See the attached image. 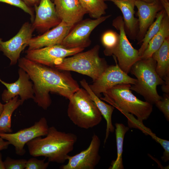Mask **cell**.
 <instances>
[{
	"label": "cell",
	"instance_id": "d6986e66",
	"mask_svg": "<svg viewBox=\"0 0 169 169\" xmlns=\"http://www.w3.org/2000/svg\"><path fill=\"white\" fill-rule=\"evenodd\" d=\"M113 3L121 11L126 35L136 39L139 29L138 19L135 17L136 0H104Z\"/></svg>",
	"mask_w": 169,
	"mask_h": 169
},
{
	"label": "cell",
	"instance_id": "e0dca14e",
	"mask_svg": "<svg viewBox=\"0 0 169 169\" xmlns=\"http://www.w3.org/2000/svg\"><path fill=\"white\" fill-rule=\"evenodd\" d=\"M74 26L61 21L53 28L40 35L32 38L28 43V50H33L61 44L64 38Z\"/></svg>",
	"mask_w": 169,
	"mask_h": 169
},
{
	"label": "cell",
	"instance_id": "7402d4cb",
	"mask_svg": "<svg viewBox=\"0 0 169 169\" xmlns=\"http://www.w3.org/2000/svg\"><path fill=\"white\" fill-rule=\"evenodd\" d=\"M168 37L169 16L166 13L159 31L150 41L146 49L141 56V59L151 57L153 54L160 47Z\"/></svg>",
	"mask_w": 169,
	"mask_h": 169
},
{
	"label": "cell",
	"instance_id": "d590c367",
	"mask_svg": "<svg viewBox=\"0 0 169 169\" xmlns=\"http://www.w3.org/2000/svg\"><path fill=\"white\" fill-rule=\"evenodd\" d=\"M0 169H5L4 161L2 160V155L0 152Z\"/></svg>",
	"mask_w": 169,
	"mask_h": 169
},
{
	"label": "cell",
	"instance_id": "4316f807",
	"mask_svg": "<svg viewBox=\"0 0 169 169\" xmlns=\"http://www.w3.org/2000/svg\"><path fill=\"white\" fill-rule=\"evenodd\" d=\"M119 39V35L116 32L111 30L104 32L101 37V42L105 49L109 50L114 48Z\"/></svg>",
	"mask_w": 169,
	"mask_h": 169
},
{
	"label": "cell",
	"instance_id": "1f68e13d",
	"mask_svg": "<svg viewBox=\"0 0 169 169\" xmlns=\"http://www.w3.org/2000/svg\"><path fill=\"white\" fill-rule=\"evenodd\" d=\"M166 14L169 16V0H159Z\"/></svg>",
	"mask_w": 169,
	"mask_h": 169
},
{
	"label": "cell",
	"instance_id": "d4e9b609",
	"mask_svg": "<svg viewBox=\"0 0 169 169\" xmlns=\"http://www.w3.org/2000/svg\"><path fill=\"white\" fill-rule=\"evenodd\" d=\"M80 4L93 19L97 18L105 15L108 8L104 0H78Z\"/></svg>",
	"mask_w": 169,
	"mask_h": 169
},
{
	"label": "cell",
	"instance_id": "ba28073f",
	"mask_svg": "<svg viewBox=\"0 0 169 169\" xmlns=\"http://www.w3.org/2000/svg\"><path fill=\"white\" fill-rule=\"evenodd\" d=\"M111 16V15H108L97 18L81 21L74 26L61 45L69 49H84L88 47L91 43L90 36L91 32L98 26Z\"/></svg>",
	"mask_w": 169,
	"mask_h": 169
},
{
	"label": "cell",
	"instance_id": "cb8c5ba5",
	"mask_svg": "<svg viewBox=\"0 0 169 169\" xmlns=\"http://www.w3.org/2000/svg\"><path fill=\"white\" fill-rule=\"evenodd\" d=\"M115 125L117 156L115 160L112 161L111 165L109 169H123L124 167L122 153L124 138L125 134L129 131L130 128L121 123H116Z\"/></svg>",
	"mask_w": 169,
	"mask_h": 169
},
{
	"label": "cell",
	"instance_id": "5b68a950",
	"mask_svg": "<svg viewBox=\"0 0 169 169\" xmlns=\"http://www.w3.org/2000/svg\"><path fill=\"white\" fill-rule=\"evenodd\" d=\"M100 46L96 45L85 52H81L66 58L54 67L58 69L73 71L97 79L109 65L105 59L99 55Z\"/></svg>",
	"mask_w": 169,
	"mask_h": 169
},
{
	"label": "cell",
	"instance_id": "52a82bcc",
	"mask_svg": "<svg viewBox=\"0 0 169 169\" xmlns=\"http://www.w3.org/2000/svg\"><path fill=\"white\" fill-rule=\"evenodd\" d=\"M113 26L119 31V39L116 46L109 50L104 49L107 56H115L119 67L128 74L133 65L141 59L138 50L135 49L129 41L126 33L122 17L119 16L113 21Z\"/></svg>",
	"mask_w": 169,
	"mask_h": 169
},
{
	"label": "cell",
	"instance_id": "f546056e",
	"mask_svg": "<svg viewBox=\"0 0 169 169\" xmlns=\"http://www.w3.org/2000/svg\"><path fill=\"white\" fill-rule=\"evenodd\" d=\"M155 104L163 114L167 121H169V94H165Z\"/></svg>",
	"mask_w": 169,
	"mask_h": 169
},
{
	"label": "cell",
	"instance_id": "7c38bea8",
	"mask_svg": "<svg viewBox=\"0 0 169 169\" xmlns=\"http://www.w3.org/2000/svg\"><path fill=\"white\" fill-rule=\"evenodd\" d=\"M115 65L109 66L104 72L92 84L89 85L93 92L98 97L101 94L116 85L130 84L134 85L137 80L130 77L119 67L116 58L113 56Z\"/></svg>",
	"mask_w": 169,
	"mask_h": 169
},
{
	"label": "cell",
	"instance_id": "3957f363",
	"mask_svg": "<svg viewBox=\"0 0 169 169\" xmlns=\"http://www.w3.org/2000/svg\"><path fill=\"white\" fill-rule=\"evenodd\" d=\"M131 85L122 84L116 85L103 93L100 98L124 115L130 114L143 122L147 119L153 111V105L137 98L131 91Z\"/></svg>",
	"mask_w": 169,
	"mask_h": 169
},
{
	"label": "cell",
	"instance_id": "9a60e30c",
	"mask_svg": "<svg viewBox=\"0 0 169 169\" xmlns=\"http://www.w3.org/2000/svg\"><path fill=\"white\" fill-rule=\"evenodd\" d=\"M34 8L35 15L32 24L35 30L44 33L56 27L62 21L51 0H40L38 5Z\"/></svg>",
	"mask_w": 169,
	"mask_h": 169
},
{
	"label": "cell",
	"instance_id": "d6a6232c",
	"mask_svg": "<svg viewBox=\"0 0 169 169\" xmlns=\"http://www.w3.org/2000/svg\"><path fill=\"white\" fill-rule=\"evenodd\" d=\"M28 6L32 7L37 6L40 0H22Z\"/></svg>",
	"mask_w": 169,
	"mask_h": 169
},
{
	"label": "cell",
	"instance_id": "836d02e7",
	"mask_svg": "<svg viewBox=\"0 0 169 169\" xmlns=\"http://www.w3.org/2000/svg\"><path fill=\"white\" fill-rule=\"evenodd\" d=\"M0 136V151L8 148L10 144Z\"/></svg>",
	"mask_w": 169,
	"mask_h": 169
},
{
	"label": "cell",
	"instance_id": "8d00e7d4",
	"mask_svg": "<svg viewBox=\"0 0 169 169\" xmlns=\"http://www.w3.org/2000/svg\"><path fill=\"white\" fill-rule=\"evenodd\" d=\"M4 108V105L0 101V115L3 111Z\"/></svg>",
	"mask_w": 169,
	"mask_h": 169
},
{
	"label": "cell",
	"instance_id": "ffe728a7",
	"mask_svg": "<svg viewBox=\"0 0 169 169\" xmlns=\"http://www.w3.org/2000/svg\"><path fill=\"white\" fill-rule=\"evenodd\" d=\"M80 84L88 93L90 98L94 102L102 116L106 122V127L105 138L104 143V145L108 138L110 133H113L115 127L112 121V116L115 108L103 102L100 98L97 96L90 89L86 80L83 79L80 82Z\"/></svg>",
	"mask_w": 169,
	"mask_h": 169
},
{
	"label": "cell",
	"instance_id": "83f0119b",
	"mask_svg": "<svg viewBox=\"0 0 169 169\" xmlns=\"http://www.w3.org/2000/svg\"><path fill=\"white\" fill-rule=\"evenodd\" d=\"M0 2L5 3L21 8L30 16L31 20L32 22L33 21L35 15L33 8L28 6L22 0H0Z\"/></svg>",
	"mask_w": 169,
	"mask_h": 169
},
{
	"label": "cell",
	"instance_id": "30bf717a",
	"mask_svg": "<svg viewBox=\"0 0 169 169\" xmlns=\"http://www.w3.org/2000/svg\"><path fill=\"white\" fill-rule=\"evenodd\" d=\"M49 127L46 119L43 117L32 126L16 132H0V136L14 147L16 154L23 156L25 153V145L37 137L46 136Z\"/></svg>",
	"mask_w": 169,
	"mask_h": 169
},
{
	"label": "cell",
	"instance_id": "9c48e42d",
	"mask_svg": "<svg viewBox=\"0 0 169 169\" xmlns=\"http://www.w3.org/2000/svg\"><path fill=\"white\" fill-rule=\"evenodd\" d=\"M84 49L67 48L56 45L26 51L25 57L35 63L49 67L54 66L64 59L83 51Z\"/></svg>",
	"mask_w": 169,
	"mask_h": 169
},
{
	"label": "cell",
	"instance_id": "44dd1931",
	"mask_svg": "<svg viewBox=\"0 0 169 169\" xmlns=\"http://www.w3.org/2000/svg\"><path fill=\"white\" fill-rule=\"evenodd\" d=\"M151 57L156 62V71L164 81L169 80V37Z\"/></svg>",
	"mask_w": 169,
	"mask_h": 169
},
{
	"label": "cell",
	"instance_id": "5bb4252c",
	"mask_svg": "<svg viewBox=\"0 0 169 169\" xmlns=\"http://www.w3.org/2000/svg\"><path fill=\"white\" fill-rule=\"evenodd\" d=\"M18 74V79L13 83H7L0 79V82L6 88L1 95L2 100L5 103L17 96H19L23 104L26 100L34 99L33 83L28 74L20 68Z\"/></svg>",
	"mask_w": 169,
	"mask_h": 169
},
{
	"label": "cell",
	"instance_id": "f35d334b",
	"mask_svg": "<svg viewBox=\"0 0 169 169\" xmlns=\"http://www.w3.org/2000/svg\"><path fill=\"white\" fill-rule=\"evenodd\" d=\"M52 0V2H53V1H54V0Z\"/></svg>",
	"mask_w": 169,
	"mask_h": 169
},
{
	"label": "cell",
	"instance_id": "603a6c76",
	"mask_svg": "<svg viewBox=\"0 0 169 169\" xmlns=\"http://www.w3.org/2000/svg\"><path fill=\"white\" fill-rule=\"evenodd\" d=\"M18 96H17L4 104L3 110L0 115V132L12 133L11 117L15 111L23 104Z\"/></svg>",
	"mask_w": 169,
	"mask_h": 169
},
{
	"label": "cell",
	"instance_id": "4dcf8cb0",
	"mask_svg": "<svg viewBox=\"0 0 169 169\" xmlns=\"http://www.w3.org/2000/svg\"><path fill=\"white\" fill-rule=\"evenodd\" d=\"M49 162H45V159L38 160L34 157L27 160L25 169H46L49 166Z\"/></svg>",
	"mask_w": 169,
	"mask_h": 169
},
{
	"label": "cell",
	"instance_id": "ac0fdd59",
	"mask_svg": "<svg viewBox=\"0 0 169 169\" xmlns=\"http://www.w3.org/2000/svg\"><path fill=\"white\" fill-rule=\"evenodd\" d=\"M57 14L62 21L74 26L87 13L78 0H54Z\"/></svg>",
	"mask_w": 169,
	"mask_h": 169
},
{
	"label": "cell",
	"instance_id": "7a4b0ae2",
	"mask_svg": "<svg viewBox=\"0 0 169 169\" xmlns=\"http://www.w3.org/2000/svg\"><path fill=\"white\" fill-rule=\"evenodd\" d=\"M45 137H37L28 142L30 154L34 157L43 156L48 161L63 163L74 149L77 140L74 133L58 130L54 126L49 127Z\"/></svg>",
	"mask_w": 169,
	"mask_h": 169
},
{
	"label": "cell",
	"instance_id": "6da1fadb",
	"mask_svg": "<svg viewBox=\"0 0 169 169\" xmlns=\"http://www.w3.org/2000/svg\"><path fill=\"white\" fill-rule=\"evenodd\" d=\"M18 62V66L28 74L32 82L34 101L44 110L52 103L49 93L69 99L80 88L69 71L38 64L25 57L19 58Z\"/></svg>",
	"mask_w": 169,
	"mask_h": 169
},
{
	"label": "cell",
	"instance_id": "277c9868",
	"mask_svg": "<svg viewBox=\"0 0 169 169\" xmlns=\"http://www.w3.org/2000/svg\"><path fill=\"white\" fill-rule=\"evenodd\" d=\"M156 61L152 57L141 59L133 65L130 71L137 80L136 84L131 86V89L152 105L162 98L156 88L165 83L156 71Z\"/></svg>",
	"mask_w": 169,
	"mask_h": 169
},
{
	"label": "cell",
	"instance_id": "8992f818",
	"mask_svg": "<svg viewBox=\"0 0 169 169\" xmlns=\"http://www.w3.org/2000/svg\"><path fill=\"white\" fill-rule=\"evenodd\" d=\"M69 100L68 116L75 125L88 129L101 122L102 115L84 89L79 88Z\"/></svg>",
	"mask_w": 169,
	"mask_h": 169
},
{
	"label": "cell",
	"instance_id": "4fadbf2b",
	"mask_svg": "<svg viewBox=\"0 0 169 169\" xmlns=\"http://www.w3.org/2000/svg\"><path fill=\"white\" fill-rule=\"evenodd\" d=\"M101 141L96 134L93 135L90 143L85 150L73 156H69L67 164L61 166V169H94L101 158L99 150Z\"/></svg>",
	"mask_w": 169,
	"mask_h": 169
},
{
	"label": "cell",
	"instance_id": "f1b7e54d",
	"mask_svg": "<svg viewBox=\"0 0 169 169\" xmlns=\"http://www.w3.org/2000/svg\"><path fill=\"white\" fill-rule=\"evenodd\" d=\"M27 161L25 159H15L8 157L4 161L5 169H25Z\"/></svg>",
	"mask_w": 169,
	"mask_h": 169
},
{
	"label": "cell",
	"instance_id": "74e56055",
	"mask_svg": "<svg viewBox=\"0 0 169 169\" xmlns=\"http://www.w3.org/2000/svg\"><path fill=\"white\" fill-rule=\"evenodd\" d=\"M146 3H151L154 2L156 0H140Z\"/></svg>",
	"mask_w": 169,
	"mask_h": 169
},
{
	"label": "cell",
	"instance_id": "484cf974",
	"mask_svg": "<svg viewBox=\"0 0 169 169\" xmlns=\"http://www.w3.org/2000/svg\"><path fill=\"white\" fill-rule=\"evenodd\" d=\"M166 13L163 9L159 12L154 21L148 29L142 41L141 46L138 50L141 57L146 49L150 41L159 31Z\"/></svg>",
	"mask_w": 169,
	"mask_h": 169
},
{
	"label": "cell",
	"instance_id": "e575fe53",
	"mask_svg": "<svg viewBox=\"0 0 169 169\" xmlns=\"http://www.w3.org/2000/svg\"><path fill=\"white\" fill-rule=\"evenodd\" d=\"M162 91L165 94H169V80L165 81L163 84L162 85Z\"/></svg>",
	"mask_w": 169,
	"mask_h": 169
},
{
	"label": "cell",
	"instance_id": "2e32d148",
	"mask_svg": "<svg viewBox=\"0 0 169 169\" xmlns=\"http://www.w3.org/2000/svg\"><path fill=\"white\" fill-rule=\"evenodd\" d=\"M135 6L137 9L139 23L136 39L139 44L141 43L146 32L154 21L158 13L163 8L159 0L151 3L136 0Z\"/></svg>",
	"mask_w": 169,
	"mask_h": 169
},
{
	"label": "cell",
	"instance_id": "8fae6325",
	"mask_svg": "<svg viewBox=\"0 0 169 169\" xmlns=\"http://www.w3.org/2000/svg\"><path fill=\"white\" fill-rule=\"evenodd\" d=\"M32 24L26 22L17 34L9 40L3 41L0 38V51L10 60V65L16 64L21 53L28 46L34 30Z\"/></svg>",
	"mask_w": 169,
	"mask_h": 169
}]
</instances>
